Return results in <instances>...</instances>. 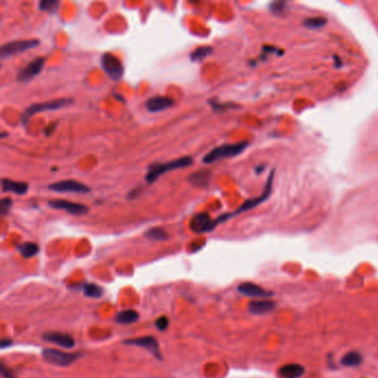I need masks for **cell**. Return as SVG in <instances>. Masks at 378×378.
<instances>
[{"instance_id": "cell-1", "label": "cell", "mask_w": 378, "mask_h": 378, "mask_svg": "<svg viewBox=\"0 0 378 378\" xmlns=\"http://www.w3.org/2000/svg\"><path fill=\"white\" fill-rule=\"evenodd\" d=\"M193 164V159L189 157V156H184L178 159H174L170 162H165V163H161V162H155L152 164L149 165L148 167V172L146 174V182L148 184H152L160 178L161 175H163L166 172L170 171H174V170H179V169H184V167L191 166Z\"/></svg>"}, {"instance_id": "cell-2", "label": "cell", "mask_w": 378, "mask_h": 378, "mask_svg": "<svg viewBox=\"0 0 378 378\" xmlns=\"http://www.w3.org/2000/svg\"><path fill=\"white\" fill-rule=\"evenodd\" d=\"M249 147V142H237V143H225L222 146H218L216 148L212 149L211 151L208 152L202 159L203 163L205 164H211L216 161L223 160V159L228 158H234L236 156L241 155L245 149Z\"/></svg>"}, {"instance_id": "cell-3", "label": "cell", "mask_w": 378, "mask_h": 378, "mask_svg": "<svg viewBox=\"0 0 378 378\" xmlns=\"http://www.w3.org/2000/svg\"><path fill=\"white\" fill-rule=\"evenodd\" d=\"M72 104H73V100L71 99V98H59V99H54L50 101L32 104L30 106H28L25 109V111L22 112L21 121L23 124H26L36 113H39V112H44V111L59 110V109L66 108V107H69Z\"/></svg>"}, {"instance_id": "cell-4", "label": "cell", "mask_w": 378, "mask_h": 378, "mask_svg": "<svg viewBox=\"0 0 378 378\" xmlns=\"http://www.w3.org/2000/svg\"><path fill=\"white\" fill-rule=\"evenodd\" d=\"M273 179H274V171H272L269 175V179H268V182H267V185H265V189L263 191V193L260 195L259 198H254V199H250L245 201V202L241 205V207L236 210L235 212L233 213H225V214H222V216H220L218 217H216V222L218 224H221L223 222H225L226 220H228V218L233 217L234 216H237V214H241L243 213L245 211H249V210L251 209H254L258 207L259 204H261L262 202H264V201H267L269 198L270 193H272V186H273Z\"/></svg>"}, {"instance_id": "cell-5", "label": "cell", "mask_w": 378, "mask_h": 378, "mask_svg": "<svg viewBox=\"0 0 378 378\" xmlns=\"http://www.w3.org/2000/svg\"><path fill=\"white\" fill-rule=\"evenodd\" d=\"M43 357L47 363L59 367H67L73 364L80 357L78 353H67L54 348H47L43 351Z\"/></svg>"}, {"instance_id": "cell-6", "label": "cell", "mask_w": 378, "mask_h": 378, "mask_svg": "<svg viewBox=\"0 0 378 378\" xmlns=\"http://www.w3.org/2000/svg\"><path fill=\"white\" fill-rule=\"evenodd\" d=\"M100 63L104 71L113 81H119L123 77L124 69L120 59L111 53H105L101 54Z\"/></svg>"}, {"instance_id": "cell-7", "label": "cell", "mask_w": 378, "mask_h": 378, "mask_svg": "<svg viewBox=\"0 0 378 378\" xmlns=\"http://www.w3.org/2000/svg\"><path fill=\"white\" fill-rule=\"evenodd\" d=\"M40 41L38 39H21L7 43L0 47V58L6 59L13 54H21L23 51L36 48Z\"/></svg>"}, {"instance_id": "cell-8", "label": "cell", "mask_w": 378, "mask_h": 378, "mask_svg": "<svg viewBox=\"0 0 378 378\" xmlns=\"http://www.w3.org/2000/svg\"><path fill=\"white\" fill-rule=\"evenodd\" d=\"M50 191L57 193H78V194H86L90 192V188L81 182L76 180H62L58 182H54L48 185Z\"/></svg>"}, {"instance_id": "cell-9", "label": "cell", "mask_w": 378, "mask_h": 378, "mask_svg": "<svg viewBox=\"0 0 378 378\" xmlns=\"http://www.w3.org/2000/svg\"><path fill=\"white\" fill-rule=\"evenodd\" d=\"M48 205L55 210H62V211H66L69 214H72V216H83L89 211V208L85 204L71 202V201L62 199L49 200Z\"/></svg>"}, {"instance_id": "cell-10", "label": "cell", "mask_w": 378, "mask_h": 378, "mask_svg": "<svg viewBox=\"0 0 378 378\" xmlns=\"http://www.w3.org/2000/svg\"><path fill=\"white\" fill-rule=\"evenodd\" d=\"M45 57H37L32 59L31 61L26 64L25 67L19 70L17 76V80L20 82H27L34 79L36 76L41 72L44 66H45Z\"/></svg>"}, {"instance_id": "cell-11", "label": "cell", "mask_w": 378, "mask_h": 378, "mask_svg": "<svg viewBox=\"0 0 378 378\" xmlns=\"http://www.w3.org/2000/svg\"><path fill=\"white\" fill-rule=\"evenodd\" d=\"M237 291L244 296L261 298V300H267V298L273 296L272 292L267 291V289L261 287L260 285H258V284L251 283V282H244L240 284L239 287H237Z\"/></svg>"}, {"instance_id": "cell-12", "label": "cell", "mask_w": 378, "mask_h": 378, "mask_svg": "<svg viewBox=\"0 0 378 378\" xmlns=\"http://www.w3.org/2000/svg\"><path fill=\"white\" fill-rule=\"evenodd\" d=\"M190 228L194 233H207L214 230L213 220L208 213H198L191 218Z\"/></svg>"}, {"instance_id": "cell-13", "label": "cell", "mask_w": 378, "mask_h": 378, "mask_svg": "<svg viewBox=\"0 0 378 378\" xmlns=\"http://www.w3.org/2000/svg\"><path fill=\"white\" fill-rule=\"evenodd\" d=\"M128 345H134V346H139L142 348L148 349L149 352L152 353L157 358H161L160 354V347H159L158 340L153 337V336H142V337H137L132 339H128L124 342Z\"/></svg>"}, {"instance_id": "cell-14", "label": "cell", "mask_w": 378, "mask_h": 378, "mask_svg": "<svg viewBox=\"0 0 378 378\" xmlns=\"http://www.w3.org/2000/svg\"><path fill=\"white\" fill-rule=\"evenodd\" d=\"M173 105H174V100L171 99V98L156 96L147 100L146 108L149 112L157 113V112H161L171 108Z\"/></svg>"}, {"instance_id": "cell-15", "label": "cell", "mask_w": 378, "mask_h": 378, "mask_svg": "<svg viewBox=\"0 0 378 378\" xmlns=\"http://www.w3.org/2000/svg\"><path fill=\"white\" fill-rule=\"evenodd\" d=\"M44 339L47 342L53 343L55 345H59L63 348H73L74 347V338L72 336H70L66 333H60V332H50L44 335Z\"/></svg>"}, {"instance_id": "cell-16", "label": "cell", "mask_w": 378, "mask_h": 378, "mask_svg": "<svg viewBox=\"0 0 378 378\" xmlns=\"http://www.w3.org/2000/svg\"><path fill=\"white\" fill-rule=\"evenodd\" d=\"M1 190L4 193L9 192V193L17 194V195H23L28 192V190H29V185H28V183H26V182L2 178Z\"/></svg>"}, {"instance_id": "cell-17", "label": "cell", "mask_w": 378, "mask_h": 378, "mask_svg": "<svg viewBox=\"0 0 378 378\" xmlns=\"http://www.w3.org/2000/svg\"><path fill=\"white\" fill-rule=\"evenodd\" d=\"M212 173L208 169H201L189 175V182L195 188H207L211 180Z\"/></svg>"}, {"instance_id": "cell-18", "label": "cell", "mask_w": 378, "mask_h": 378, "mask_svg": "<svg viewBox=\"0 0 378 378\" xmlns=\"http://www.w3.org/2000/svg\"><path fill=\"white\" fill-rule=\"evenodd\" d=\"M275 306H276V303L272 300H256L250 303L249 311L252 314L263 315L272 312L275 309Z\"/></svg>"}, {"instance_id": "cell-19", "label": "cell", "mask_w": 378, "mask_h": 378, "mask_svg": "<svg viewBox=\"0 0 378 378\" xmlns=\"http://www.w3.org/2000/svg\"><path fill=\"white\" fill-rule=\"evenodd\" d=\"M277 374L281 378H301L305 374V368L300 364H286L278 368Z\"/></svg>"}, {"instance_id": "cell-20", "label": "cell", "mask_w": 378, "mask_h": 378, "mask_svg": "<svg viewBox=\"0 0 378 378\" xmlns=\"http://www.w3.org/2000/svg\"><path fill=\"white\" fill-rule=\"evenodd\" d=\"M17 250L23 258L30 259L39 253V245L34 242H23L20 245H18Z\"/></svg>"}, {"instance_id": "cell-21", "label": "cell", "mask_w": 378, "mask_h": 378, "mask_svg": "<svg viewBox=\"0 0 378 378\" xmlns=\"http://www.w3.org/2000/svg\"><path fill=\"white\" fill-rule=\"evenodd\" d=\"M139 313L135 312L134 310H127L120 312L118 315L115 316V322L118 324H134L135 322L139 321Z\"/></svg>"}, {"instance_id": "cell-22", "label": "cell", "mask_w": 378, "mask_h": 378, "mask_svg": "<svg viewBox=\"0 0 378 378\" xmlns=\"http://www.w3.org/2000/svg\"><path fill=\"white\" fill-rule=\"evenodd\" d=\"M213 48L211 46H200L198 48L191 51L190 59L193 62H201L203 61L205 58H208L210 54H212Z\"/></svg>"}, {"instance_id": "cell-23", "label": "cell", "mask_w": 378, "mask_h": 378, "mask_svg": "<svg viewBox=\"0 0 378 378\" xmlns=\"http://www.w3.org/2000/svg\"><path fill=\"white\" fill-rule=\"evenodd\" d=\"M362 362H363L362 355L355 351L346 353L342 358V364L346 367H356L358 365H361Z\"/></svg>"}, {"instance_id": "cell-24", "label": "cell", "mask_w": 378, "mask_h": 378, "mask_svg": "<svg viewBox=\"0 0 378 378\" xmlns=\"http://www.w3.org/2000/svg\"><path fill=\"white\" fill-rule=\"evenodd\" d=\"M144 236L152 241H165L169 239V234L162 227H152L144 233Z\"/></svg>"}, {"instance_id": "cell-25", "label": "cell", "mask_w": 378, "mask_h": 378, "mask_svg": "<svg viewBox=\"0 0 378 378\" xmlns=\"http://www.w3.org/2000/svg\"><path fill=\"white\" fill-rule=\"evenodd\" d=\"M83 293H85V295L87 297L100 298L102 295H104V289H102L101 286L97 285V284L88 283L83 286Z\"/></svg>"}, {"instance_id": "cell-26", "label": "cell", "mask_w": 378, "mask_h": 378, "mask_svg": "<svg viewBox=\"0 0 378 378\" xmlns=\"http://www.w3.org/2000/svg\"><path fill=\"white\" fill-rule=\"evenodd\" d=\"M59 6H60V2L58 1V0H41V1H39L38 3V8L40 9V10L50 12V13H54L57 11L59 9Z\"/></svg>"}, {"instance_id": "cell-27", "label": "cell", "mask_w": 378, "mask_h": 378, "mask_svg": "<svg viewBox=\"0 0 378 378\" xmlns=\"http://www.w3.org/2000/svg\"><path fill=\"white\" fill-rule=\"evenodd\" d=\"M327 23V19L324 17H312L304 21V26L309 29H319Z\"/></svg>"}, {"instance_id": "cell-28", "label": "cell", "mask_w": 378, "mask_h": 378, "mask_svg": "<svg viewBox=\"0 0 378 378\" xmlns=\"http://www.w3.org/2000/svg\"><path fill=\"white\" fill-rule=\"evenodd\" d=\"M12 207V200L10 198H3L0 201V213L1 216H6L9 212V210Z\"/></svg>"}, {"instance_id": "cell-29", "label": "cell", "mask_w": 378, "mask_h": 378, "mask_svg": "<svg viewBox=\"0 0 378 378\" xmlns=\"http://www.w3.org/2000/svg\"><path fill=\"white\" fill-rule=\"evenodd\" d=\"M156 327L159 330H161V332L166 330V328L169 327V320H167V317L165 316L159 317V319L156 321Z\"/></svg>"}, {"instance_id": "cell-30", "label": "cell", "mask_w": 378, "mask_h": 378, "mask_svg": "<svg viewBox=\"0 0 378 378\" xmlns=\"http://www.w3.org/2000/svg\"><path fill=\"white\" fill-rule=\"evenodd\" d=\"M208 102L210 104V106H211V108H212L214 111H217V112L223 111V110H225V109H227V108H231V107H228L230 105L220 104V102H217L216 99H210Z\"/></svg>"}, {"instance_id": "cell-31", "label": "cell", "mask_w": 378, "mask_h": 378, "mask_svg": "<svg viewBox=\"0 0 378 378\" xmlns=\"http://www.w3.org/2000/svg\"><path fill=\"white\" fill-rule=\"evenodd\" d=\"M1 375L3 378H16L15 376H13L12 373L3 365V364H1Z\"/></svg>"}, {"instance_id": "cell-32", "label": "cell", "mask_w": 378, "mask_h": 378, "mask_svg": "<svg viewBox=\"0 0 378 378\" xmlns=\"http://www.w3.org/2000/svg\"><path fill=\"white\" fill-rule=\"evenodd\" d=\"M140 193H141V188H135L133 190H131L128 194V199L132 200V199H135L137 197H139Z\"/></svg>"}, {"instance_id": "cell-33", "label": "cell", "mask_w": 378, "mask_h": 378, "mask_svg": "<svg viewBox=\"0 0 378 378\" xmlns=\"http://www.w3.org/2000/svg\"><path fill=\"white\" fill-rule=\"evenodd\" d=\"M55 127H57V124H55V123H50V124L48 125V127H47V128L44 130L45 134H46V135H51V134H53L54 131Z\"/></svg>"}, {"instance_id": "cell-34", "label": "cell", "mask_w": 378, "mask_h": 378, "mask_svg": "<svg viewBox=\"0 0 378 378\" xmlns=\"http://www.w3.org/2000/svg\"><path fill=\"white\" fill-rule=\"evenodd\" d=\"M9 345H11V339H2L1 340V348H6Z\"/></svg>"}]
</instances>
